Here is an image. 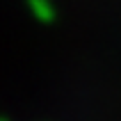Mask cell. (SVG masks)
I'll list each match as a JSON object with an SVG mask.
<instances>
[{
	"instance_id": "6da1fadb",
	"label": "cell",
	"mask_w": 121,
	"mask_h": 121,
	"mask_svg": "<svg viewBox=\"0 0 121 121\" xmlns=\"http://www.w3.org/2000/svg\"><path fill=\"white\" fill-rule=\"evenodd\" d=\"M27 7H30V12L34 14V18L41 21V23L55 21V7H53L50 0H27Z\"/></svg>"
},
{
	"instance_id": "7a4b0ae2",
	"label": "cell",
	"mask_w": 121,
	"mask_h": 121,
	"mask_svg": "<svg viewBox=\"0 0 121 121\" xmlns=\"http://www.w3.org/2000/svg\"><path fill=\"white\" fill-rule=\"evenodd\" d=\"M0 121H7V119H0Z\"/></svg>"
}]
</instances>
